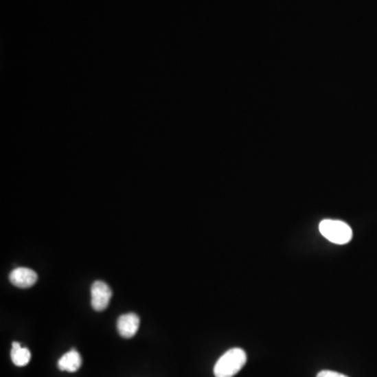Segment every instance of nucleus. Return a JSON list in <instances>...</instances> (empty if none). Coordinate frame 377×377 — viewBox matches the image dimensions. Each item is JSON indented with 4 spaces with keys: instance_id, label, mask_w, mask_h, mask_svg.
Masks as SVG:
<instances>
[{
    "instance_id": "f257e3e1",
    "label": "nucleus",
    "mask_w": 377,
    "mask_h": 377,
    "mask_svg": "<svg viewBox=\"0 0 377 377\" xmlns=\"http://www.w3.org/2000/svg\"><path fill=\"white\" fill-rule=\"evenodd\" d=\"M247 353L240 348L227 351L214 367L216 377H234L247 364Z\"/></svg>"
},
{
    "instance_id": "f03ea898",
    "label": "nucleus",
    "mask_w": 377,
    "mask_h": 377,
    "mask_svg": "<svg viewBox=\"0 0 377 377\" xmlns=\"http://www.w3.org/2000/svg\"><path fill=\"white\" fill-rule=\"evenodd\" d=\"M321 234L334 244H347L352 239V229L344 221L324 219L319 225Z\"/></svg>"
},
{
    "instance_id": "7ed1b4c3",
    "label": "nucleus",
    "mask_w": 377,
    "mask_h": 377,
    "mask_svg": "<svg viewBox=\"0 0 377 377\" xmlns=\"http://www.w3.org/2000/svg\"><path fill=\"white\" fill-rule=\"evenodd\" d=\"M113 291L105 282L95 281L91 286V306L95 310L103 311L111 302Z\"/></svg>"
},
{
    "instance_id": "20e7f679",
    "label": "nucleus",
    "mask_w": 377,
    "mask_h": 377,
    "mask_svg": "<svg viewBox=\"0 0 377 377\" xmlns=\"http://www.w3.org/2000/svg\"><path fill=\"white\" fill-rule=\"evenodd\" d=\"M38 280V275L33 269L27 267H18L10 274V281L12 284L19 288H29L33 286Z\"/></svg>"
},
{
    "instance_id": "39448f33",
    "label": "nucleus",
    "mask_w": 377,
    "mask_h": 377,
    "mask_svg": "<svg viewBox=\"0 0 377 377\" xmlns=\"http://www.w3.org/2000/svg\"><path fill=\"white\" fill-rule=\"evenodd\" d=\"M117 331L125 339L133 338L139 328V318L135 313H126L117 320Z\"/></svg>"
},
{
    "instance_id": "423d86ee",
    "label": "nucleus",
    "mask_w": 377,
    "mask_h": 377,
    "mask_svg": "<svg viewBox=\"0 0 377 377\" xmlns=\"http://www.w3.org/2000/svg\"><path fill=\"white\" fill-rule=\"evenodd\" d=\"M81 365V355L76 350H71L65 353L58 362L60 370L67 371V372H76L79 370Z\"/></svg>"
},
{
    "instance_id": "0eeeda50",
    "label": "nucleus",
    "mask_w": 377,
    "mask_h": 377,
    "mask_svg": "<svg viewBox=\"0 0 377 377\" xmlns=\"http://www.w3.org/2000/svg\"><path fill=\"white\" fill-rule=\"evenodd\" d=\"M31 351L29 349L25 348L17 342H14L12 344L11 358L15 366H27L31 361Z\"/></svg>"
},
{
    "instance_id": "6e6552de",
    "label": "nucleus",
    "mask_w": 377,
    "mask_h": 377,
    "mask_svg": "<svg viewBox=\"0 0 377 377\" xmlns=\"http://www.w3.org/2000/svg\"><path fill=\"white\" fill-rule=\"evenodd\" d=\"M317 377H349L342 373L335 372V371L323 370L319 372Z\"/></svg>"
}]
</instances>
